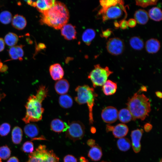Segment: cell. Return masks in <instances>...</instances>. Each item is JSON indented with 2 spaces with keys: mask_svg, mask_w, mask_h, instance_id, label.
Wrapping results in <instances>:
<instances>
[{
  "mask_svg": "<svg viewBox=\"0 0 162 162\" xmlns=\"http://www.w3.org/2000/svg\"><path fill=\"white\" fill-rule=\"evenodd\" d=\"M68 127V124L66 123L58 118L53 119L50 123L51 130L57 133L66 131Z\"/></svg>",
  "mask_w": 162,
  "mask_h": 162,
  "instance_id": "cell-14",
  "label": "cell"
},
{
  "mask_svg": "<svg viewBox=\"0 0 162 162\" xmlns=\"http://www.w3.org/2000/svg\"><path fill=\"white\" fill-rule=\"evenodd\" d=\"M10 150L7 146H4L0 147V158L1 159H8L10 156Z\"/></svg>",
  "mask_w": 162,
  "mask_h": 162,
  "instance_id": "cell-35",
  "label": "cell"
},
{
  "mask_svg": "<svg viewBox=\"0 0 162 162\" xmlns=\"http://www.w3.org/2000/svg\"><path fill=\"white\" fill-rule=\"evenodd\" d=\"M22 136V129L19 127H15L12 132V139L13 142L15 144H19L21 141Z\"/></svg>",
  "mask_w": 162,
  "mask_h": 162,
  "instance_id": "cell-31",
  "label": "cell"
},
{
  "mask_svg": "<svg viewBox=\"0 0 162 162\" xmlns=\"http://www.w3.org/2000/svg\"><path fill=\"white\" fill-rule=\"evenodd\" d=\"M156 95L159 98H161L162 96V93L160 91H157L155 92Z\"/></svg>",
  "mask_w": 162,
  "mask_h": 162,
  "instance_id": "cell-49",
  "label": "cell"
},
{
  "mask_svg": "<svg viewBox=\"0 0 162 162\" xmlns=\"http://www.w3.org/2000/svg\"><path fill=\"white\" fill-rule=\"evenodd\" d=\"M69 87L68 81L64 79L57 80L54 86L56 92L61 95L66 94L69 90Z\"/></svg>",
  "mask_w": 162,
  "mask_h": 162,
  "instance_id": "cell-15",
  "label": "cell"
},
{
  "mask_svg": "<svg viewBox=\"0 0 162 162\" xmlns=\"http://www.w3.org/2000/svg\"><path fill=\"white\" fill-rule=\"evenodd\" d=\"M129 44L132 48L136 50H142L144 46V43L143 40L137 36L131 38L129 40Z\"/></svg>",
  "mask_w": 162,
  "mask_h": 162,
  "instance_id": "cell-29",
  "label": "cell"
},
{
  "mask_svg": "<svg viewBox=\"0 0 162 162\" xmlns=\"http://www.w3.org/2000/svg\"><path fill=\"white\" fill-rule=\"evenodd\" d=\"M27 162H58L59 158L52 150H49L44 145H40L30 153Z\"/></svg>",
  "mask_w": 162,
  "mask_h": 162,
  "instance_id": "cell-5",
  "label": "cell"
},
{
  "mask_svg": "<svg viewBox=\"0 0 162 162\" xmlns=\"http://www.w3.org/2000/svg\"><path fill=\"white\" fill-rule=\"evenodd\" d=\"M159 162H162V159Z\"/></svg>",
  "mask_w": 162,
  "mask_h": 162,
  "instance_id": "cell-57",
  "label": "cell"
},
{
  "mask_svg": "<svg viewBox=\"0 0 162 162\" xmlns=\"http://www.w3.org/2000/svg\"><path fill=\"white\" fill-rule=\"evenodd\" d=\"M106 48L108 52L115 56L120 55L124 49L123 41L118 38H113L109 39L106 43Z\"/></svg>",
  "mask_w": 162,
  "mask_h": 162,
  "instance_id": "cell-8",
  "label": "cell"
},
{
  "mask_svg": "<svg viewBox=\"0 0 162 162\" xmlns=\"http://www.w3.org/2000/svg\"><path fill=\"white\" fill-rule=\"evenodd\" d=\"M48 94V90L44 86L41 85L35 95L29 97L25 105L26 113L22 120L26 124L30 122H37L41 120L44 111L42 102Z\"/></svg>",
  "mask_w": 162,
  "mask_h": 162,
  "instance_id": "cell-1",
  "label": "cell"
},
{
  "mask_svg": "<svg viewBox=\"0 0 162 162\" xmlns=\"http://www.w3.org/2000/svg\"><path fill=\"white\" fill-rule=\"evenodd\" d=\"M12 19L11 14L8 11H4L0 14V21L2 24H7L9 23Z\"/></svg>",
  "mask_w": 162,
  "mask_h": 162,
  "instance_id": "cell-34",
  "label": "cell"
},
{
  "mask_svg": "<svg viewBox=\"0 0 162 162\" xmlns=\"http://www.w3.org/2000/svg\"><path fill=\"white\" fill-rule=\"evenodd\" d=\"M64 162H77V160L74 156L68 154L64 158Z\"/></svg>",
  "mask_w": 162,
  "mask_h": 162,
  "instance_id": "cell-39",
  "label": "cell"
},
{
  "mask_svg": "<svg viewBox=\"0 0 162 162\" xmlns=\"http://www.w3.org/2000/svg\"><path fill=\"white\" fill-rule=\"evenodd\" d=\"M148 16L152 20L159 21L162 19V13L161 9L157 7H154L150 9L148 13Z\"/></svg>",
  "mask_w": 162,
  "mask_h": 162,
  "instance_id": "cell-30",
  "label": "cell"
},
{
  "mask_svg": "<svg viewBox=\"0 0 162 162\" xmlns=\"http://www.w3.org/2000/svg\"><path fill=\"white\" fill-rule=\"evenodd\" d=\"M102 155L101 148L98 146L95 145L92 147L89 150L88 157L92 160L97 161L100 160Z\"/></svg>",
  "mask_w": 162,
  "mask_h": 162,
  "instance_id": "cell-24",
  "label": "cell"
},
{
  "mask_svg": "<svg viewBox=\"0 0 162 162\" xmlns=\"http://www.w3.org/2000/svg\"><path fill=\"white\" fill-rule=\"evenodd\" d=\"M68 10L63 3L56 1L53 6L42 14L40 22L56 29H61L68 21Z\"/></svg>",
  "mask_w": 162,
  "mask_h": 162,
  "instance_id": "cell-2",
  "label": "cell"
},
{
  "mask_svg": "<svg viewBox=\"0 0 162 162\" xmlns=\"http://www.w3.org/2000/svg\"><path fill=\"white\" fill-rule=\"evenodd\" d=\"M7 162H19L18 159L15 157L10 158Z\"/></svg>",
  "mask_w": 162,
  "mask_h": 162,
  "instance_id": "cell-46",
  "label": "cell"
},
{
  "mask_svg": "<svg viewBox=\"0 0 162 162\" xmlns=\"http://www.w3.org/2000/svg\"><path fill=\"white\" fill-rule=\"evenodd\" d=\"M152 125L149 123H147L144 125V129L146 132H149L152 128Z\"/></svg>",
  "mask_w": 162,
  "mask_h": 162,
  "instance_id": "cell-43",
  "label": "cell"
},
{
  "mask_svg": "<svg viewBox=\"0 0 162 162\" xmlns=\"http://www.w3.org/2000/svg\"><path fill=\"white\" fill-rule=\"evenodd\" d=\"M119 27L122 29H125L128 26V22L125 20H121L119 22Z\"/></svg>",
  "mask_w": 162,
  "mask_h": 162,
  "instance_id": "cell-41",
  "label": "cell"
},
{
  "mask_svg": "<svg viewBox=\"0 0 162 162\" xmlns=\"http://www.w3.org/2000/svg\"><path fill=\"white\" fill-rule=\"evenodd\" d=\"M112 31L110 29H108L105 31H102L101 36L106 39L109 37L111 34Z\"/></svg>",
  "mask_w": 162,
  "mask_h": 162,
  "instance_id": "cell-40",
  "label": "cell"
},
{
  "mask_svg": "<svg viewBox=\"0 0 162 162\" xmlns=\"http://www.w3.org/2000/svg\"><path fill=\"white\" fill-rule=\"evenodd\" d=\"M114 25L116 28H118L119 27V23L117 22H114Z\"/></svg>",
  "mask_w": 162,
  "mask_h": 162,
  "instance_id": "cell-51",
  "label": "cell"
},
{
  "mask_svg": "<svg viewBox=\"0 0 162 162\" xmlns=\"http://www.w3.org/2000/svg\"><path fill=\"white\" fill-rule=\"evenodd\" d=\"M127 22L128 26L131 28L134 27L136 24V22L134 19H130Z\"/></svg>",
  "mask_w": 162,
  "mask_h": 162,
  "instance_id": "cell-42",
  "label": "cell"
},
{
  "mask_svg": "<svg viewBox=\"0 0 162 162\" xmlns=\"http://www.w3.org/2000/svg\"><path fill=\"white\" fill-rule=\"evenodd\" d=\"M22 149L23 151L26 152L30 153L32 152L34 150L33 143L30 141L25 142L22 146Z\"/></svg>",
  "mask_w": 162,
  "mask_h": 162,
  "instance_id": "cell-38",
  "label": "cell"
},
{
  "mask_svg": "<svg viewBox=\"0 0 162 162\" xmlns=\"http://www.w3.org/2000/svg\"><path fill=\"white\" fill-rule=\"evenodd\" d=\"M139 91H146L147 88L145 86H143L141 87Z\"/></svg>",
  "mask_w": 162,
  "mask_h": 162,
  "instance_id": "cell-50",
  "label": "cell"
},
{
  "mask_svg": "<svg viewBox=\"0 0 162 162\" xmlns=\"http://www.w3.org/2000/svg\"><path fill=\"white\" fill-rule=\"evenodd\" d=\"M113 73L108 67L103 68L100 64H97L94 66V68L89 74L88 78L90 79L95 88L103 86L108 77Z\"/></svg>",
  "mask_w": 162,
  "mask_h": 162,
  "instance_id": "cell-6",
  "label": "cell"
},
{
  "mask_svg": "<svg viewBox=\"0 0 162 162\" xmlns=\"http://www.w3.org/2000/svg\"><path fill=\"white\" fill-rule=\"evenodd\" d=\"M18 40V37L16 34L9 32L6 35L4 40L7 45L11 47L17 44Z\"/></svg>",
  "mask_w": 162,
  "mask_h": 162,
  "instance_id": "cell-32",
  "label": "cell"
},
{
  "mask_svg": "<svg viewBox=\"0 0 162 162\" xmlns=\"http://www.w3.org/2000/svg\"><path fill=\"white\" fill-rule=\"evenodd\" d=\"M126 104L134 120L137 119L144 120L151 110L149 98L138 92L128 99Z\"/></svg>",
  "mask_w": 162,
  "mask_h": 162,
  "instance_id": "cell-3",
  "label": "cell"
},
{
  "mask_svg": "<svg viewBox=\"0 0 162 162\" xmlns=\"http://www.w3.org/2000/svg\"><path fill=\"white\" fill-rule=\"evenodd\" d=\"M49 71L51 77L55 80H58L62 79L64 74L62 68L58 63L51 65L49 68Z\"/></svg>",
  "mask_w": 162,
  "mask_h": 162,
  "instance_id": "cell-13",
  "label": "cell"
},
{
  "mask_svg": "<svg viewBox=\"0 0 162 162\" xmlns=\"http://www.w3.org/2000/svg\"><path fill=\"white\" fill-rule=\"evenodd\" d=\"M58 101L60 106L62 107L65 109L71 107L73 103L71 97L66 94L61 95L59 97Z\"/></svg>",
  "mask_w": 162,
  "mask_h": 162,
  "instance_id": "cell-25",
  "label": "cell"
},
{
  "mask_svg": "<svg viewBox=\"0 0 162 162\" xmlns=\"http://www.w3.org/2000/svg\"><path fill=\"white\" fill-rule=\"evenodd\" d=\"M27 3L29 5H31L32 1L31 0H28L27 1Z\"/></svg>",
  "mask_w": 162,
  "mask_h": 162,
  "instance_id": "cell-53",
  "label": "cell"
},
{
  "mask_svg": "<svg viewBox=\"0 0 162 162\" xmlns=\"http://www.w3.org/2000/svg\"><path fill=\"white\" fill-rule=\"evenodd\" d=\"M100 3L102 7V8L99 12V14L100 15L104 14L107 9L109 7L116 5L118 4L123 5L124 3L122 0H102L100 1Z\"/></svg>",
  "mask_w": 162,
  "mask_h": 162,
  "instance_id": "cell-22",
  "label": "cell"
},
{
  "mask_svg": "<svg viewBox=\"0 0 162 162\" xmlns=\"http://www.w3.org/2000/svg\"><path fill=\"white\" fill-rule=\"evenodd\" d=\"M134 17L136 22L142 25L146 24L149 19L147 12L142 9H139L135 12L134 14Z\"/></svg>",
  "mask_w": 162,
  "mask_h": 162,
  "instance_id": "cell-21",
  "label": "cell"
},
{
  "mask_svg": "<svg viewBox=\"0 0 162 162\" xmlns=\"http://www.w3.org/2000/svg\"><path fill=\"white\" fill-rule=\"evenodd\" d=\"M87 144L88 146L92 147L95 145V141L93 139H90L88 140Z\"/></svg>",
  "mask_w": 162,
  "mask_h": 162,
  "instance_id": "cell-45",
  "label": "cell"
},
{
  "mask_svg": "<svg viewBox=\"0 0 162 162\" xmlns=\"http://www.w3.org/2000/svg\"><path fill=\"white\" fill-rule=\"evenodd\" d=\"M128 131V126L123 124H119L114 126L113 134L116 138H120L125 136Z\"/></svg>",
  "mask_w": 162,
  "mask_h": 162,
  "instance_id": "cell-19",
  "label": "cell"
},
{
  "mask_svg": "<svg viewBox=\"0 0 162 162\" xmlns=\"http://www.w3.org/2000/svg\"><path fill=\"white\" fill-rule=\"evenodd\" d=\"M160 46L159 41L156 39L151 38L147 41L145 47L147 52L149 53L153 54L157 52Z\"/></svg>",
  "mask_w": 162,
  "mask_h": 162,
  "instance_id": "cell-16",
  "label": "cell"
},
{
  "mask_svg": "<svg viewBox=\"0 0 162 162\" xmlns=\"http://www.w3.org/2000/svg\"><path fill=\"white\" fill-rule=\"evenodd\" d=\"M120 7L116 5L108 8L105 12L103 14V21L117 19L121 17L123 14L122 10L125 9L124 6Z\"/></svg>",
  "mask_w": 162,
  "mask_h": 162,
  "instance_id": "cell-10",
  "label": "cell"
},
{
  "mask_svg": "<svg viewBox=\"0 0 162 162\" xmlns=\"http://www.w3.org/2000/svg\"><path fill=\"white\" fill-rule=\"evenodd\" d=\"M56 1L53 0H39L36 2L37 10L42 14L47 11L54 4Z\"/></svg>",
  "mask_w": 162,
  "mask_h": 162,
  "instance_id": "cell-18",
  "label": "cell"
},
{
  "mask_svg": "<svg viewBox=\"0 0 162 162\" xmlns=\"http://www.w3.org/2000/svg\"><path fill=\"white\" fill-rule=\"evenodd\" d=\"M76 96L75 100L79 104H86L89 110V118L90 124H92L94 121L93 115V108L95 99L97 96L92 88L88 85L78 86L75 89Z\"/></svg>",
  "mask_w": 162,
  "mask_h": 162,
  "instance_id": "cell-4",
  "label": "cell"
},
{
  "mask_svg": "<svg viewBox=\"0 0 162 162\" xmlns=\"http://www.w3.org/2000/svg\"><path fill=\"white\" fill-rule=\"evenodd\" d=\"M96 131V129L94 128H92L91 129V131L92 133H94Z\"/></svg>",
  "mask_w": 162,
  "mask_h": 162,
  "instance_id": "cell-52",
  "label": "cell"
},
{
  "mask_svg": "<svg viewBox=\"0 0 162 162\" xmlns=\"http://www.w3.org/2000/svg\"><path fill=\"white\" fill-rule=\"evenodd\" d=\"M117 146L121 151H126L129 149L130 147V142L129 140L126 138L122 137L117 141Z\"/></svg>",
  "mask_w": 162,
  "mask_h": 162,
  "instance_id": "cell-33",
  "label": "cell"
},
{
  "mask_svg": "<svg viewBox=\"0 0 162 162\" xmlns=\"http://www.w3.org/2000/svg\"><path fill=\"white\" fill-rule=\"evenodd\" d=\"M143 130L142 129H137L133 130L131 133L132 147L136 153L139 152L141 150L140 142Z\"/></svg>",
  "mask_w": 162,
  "mask_h": 162,
  "instance_id": "cell-11",
  "label": "cell"
},
{
  "mask_svg": "<svg viewBox=\"0 0 162 162\" xmlns=\"http://www.w3.org/2000/svg\"><path fill=\"white\" fill-rule=\"evenodd\" d=\"M10 126L8 123H4L0 126V135L2 136L7 135L10 132Z\"/></svg>",
  "mask_w": 162,
  "mask_h": 162,
  "instance_id": "cell-37",
  "label": "cell"
},
{
  "mask_svg": "<svg viewBox=\"0 0 162 162\" xmlns=\"http://www.w3.org/2000/svg\"><path fill=\"white\" fill-rule=\"evenodd\" d=\"M118 113L116 108L113 106H108L103 110L101 116L105 122L110 124L117 121L118 118Z\"/></svg>",
  "mask_w": 162,
  "mask_h": 162,
  "instance_id": "cell-9",
  "label": "cell"
},
{
  "mask_svg": "<svg viewBox=\"0 0 162 162\" xmlns=\"http://www.w3.org/2000/svg\"><path fill=\"white\" fill-rule=\"evenodd\" d=\"M5 46V42L2 38H0V52L3 51Z\"/></svg>",
  "mask_w": 162,
  "mask_h": 162,
  "instance_id": "cell-44",
  "label": "cell"
},
{
  "mask_svg": "<svg viewBox=\"0 0 162 162\" xmlns=\"http://www.w3.org/2000/svg\"><path fill=\"white\" fill-rule=\"evenodd\" d=\"M0 162H2V161L1 160V159L0 158Z\"/></svg>",
  "mask_w": 162,
  "mask_h": 162,
  "instance_id": "cell-56",
  "label": "cell"
},
{
  "mask_svg": "<svg viewBox=\"0 0 162 162\" xmlns=\"http://www.w3.org/2000/svg\"><path fill=\"white\" fill-rule=\"evenodd\" d=\"M158 1V0H136V4L143 8H146L149 6L155 5Z\"/></svg>",
  "mask_w": 162,
  "mask_h": 162,
  "instance_id": "cell-36",
  "label": "cell"
},
{
  "mask_svg": "<svg viewBox=\"0 0 162 162\" xmlns=\"http://www.w3.org/2000/svg\"><path fill=\"white\" fill-rule=\"evenodd\" d=\"M68 125V128L66 131L67 137L74 141L83 138L85 133V127L82 122L74 121L69 123Z\"/></svg>",
  "mask_w": 162,
  "mask_h": 162,
  "instance_id": "cell-7",
  "label": "cell"
},
{
  "mask_svg": "<svg viewBox=\"0 0 162 162\" xmlns=\"http://www.w3.org/2000/svg\"><path fill=\"white\" fill-rule=\"evenodd\" d=\"M2 65V63L0 62V66H1Z\"/></svg>",
  "mask_w": 162,
  "mask_h": 162,
  "instance_id": "cell-54",
  "label": "cell"
},
{
  "mask_svg": "<svg viewBox=\"0 0 162 162\" xmlns=\"http://www.w3.org/2000/svg\"><path fill=\"white\" fill-rule=\"evenodd\" d=\"M114 126H111L110 125L107 124L106 125V130L108 132V131H112Z\"/></svg>",
  "mask_w": 162,
  "mask_h": 162,
  "instance_id": "cell-47",
  "label": "cell"
},
{
  "mask_svg": "<svg viewBox=\"0 0 162 162\" xmlns=\"http://www.w3.org/2000/svg\"><path fill=\"white\" fill-rule=\"evenodd\" d=\"M118 118L123 123H127L132 119L131 114L128 108L121 109L118 113Z\"/></svg>",
  "mask_w": 162,
  "mask_h": 162,
  "instance_id": "cell-26",
  "label": "cell"
},
{
  "mask_svg": "<svg viewBox=\"0 0 162 162\" xmlns=\"http://www.w3.org/2000/svg\"><path fill=\"white\" fill-rule=\"evenodd\" d=\"M101 162H108L103 161H101Z\"/></svg>",
  "mask_w": 162,
  "mask_h": 162,
  "instance_id": "cell-55",
  "label": "cell"
},
{
  "mask_svg": "<svg viewBox=\"0 0 162 162\" xmlns=\"http://www.w3.org/2000/svg\"><path fill=\"white\" fill-rule=\"evenodd\" d=\"M80 162H88V160L83 157H81L80 159Z\"/></svg>",
  "mask_w": 162,
  "mask_h": 162,
  "instance_id": "cell-48",
  "label": "cell"
},
{
  "mask_svg": "<svg viewBox=\"0 0 162 162\" xmlns=\"http://www.w3.org/2000/svg\"><path fill=\"white\" fill-rule=\"evenodd\" d=\"M95 34V32L94 29L91 28L87 29L83 33L82 40L87 45H89L94 38Z\"/></svg>",
  "mask_w": 162,
  "mask_h": 162,
  "instance_id": "cell-28",
  "label": "cell"
},
{
  "mask_svg": "<svg viewBox=\"0 0 162 162\" xmlns=\"http://www.w3.org/2000/svg\"><path fill=\"white\" fill-rule=\"evenodd\" d=\"M24 131L28 136L34 138L38 134L39 131L37 126L34 124H28L25 126Z\"/></svg>",
  "mask_w": 162,
  "mask_h": 162,
  "instance_id": "cell-27",
  "label": "cell"
},
{
  "mask_svg": "<svg viewBox=\"0 0 162 162\" xmlns=\"http://www.w3.org/2000/svg\"><path fill=\"white\" fill-rule=\"evenodd\" d=\"M102 86V90L106 95L113 94L116 91V83L110 80H107Z\"/></svg>",
  "mask_w": 162,
  "mask_h": 162,
  "instance_id": "cell-23",
  "label": "cell"
},
{
  "mask_svg": "<svg viewBox=\"0 0 162 162\" xmlns=\"http://www.w3.org/2000/svg\"><path fill=\"white\" fill-rule=\"evenodd\" d=\"M61 34L68 40L76 38V32L75 27L70 24H66L61 29Z\"/></svg>",
  "mask_w": 162,
  "mask_h": 162,
  "instance_id": "cell-12",
  "label": "cell"
},
{
  "mask_svg": "<svg viewBox=\"0 0 162 162\" xmlns=\"http://www.w3.org/2000/svg\"><path fill=\"white\" fill-rule=\"evenodd\" d=\"M27 21L25 18L22 16L16 14L12 18V24L15 28L21 30L26 26Z\"/></svg>",
  "mask_w": 162,
  "mask_h": 162,
  "instance_id": "cell-20",
  "label": "cell"
},
{
  "mask_svg": "<svg viewBox=\"0 0 162 162\" xmlns=\"http://www.w3.org/2000/svg\"><path fill=\"white\" fill-rule=\"evenodd\" d=\"M22 45L14 46L11 47L9 50V54L12 59L22 60L24 52L22 49Z\"/></svg>",
  "mask_w": 162,
  "mask_h": 162,
  "instance_id": "cell-17",
  "label": "cell"
}]
</instances>
